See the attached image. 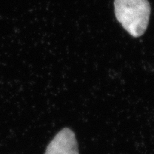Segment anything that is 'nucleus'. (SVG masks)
Returning <instances> with one entry per match:
<instances>
[{"mask_svg":"<svg viewBox=\"0 0 154 154\" xmlns=\"http://www.w3.org/2000/svg\"><path fill=\"white\" fill-rule=\"evenodd\" d=\"M114 12L118 22L134 37L146 30L150 14L148 0H114Z\"/></svg>","mask_w":154,"mask_h":154,"instance_id":"nucleus-1","label":"nucleus"},{"mask_svg":"<svg viewBox=\"0 0 154 154\" xmlns=\"http://www.w3.org/2000/svg\"><path fill=\"white\" fill-rule=\"evenodd\" d=\"M45 154H79L74 132L67 128L62 130L48 144Z\"/></svg>","mask_w":154,"mask_h":154,"instance_id":"nucleus-2","label":"nucleus"}]
</instances>
